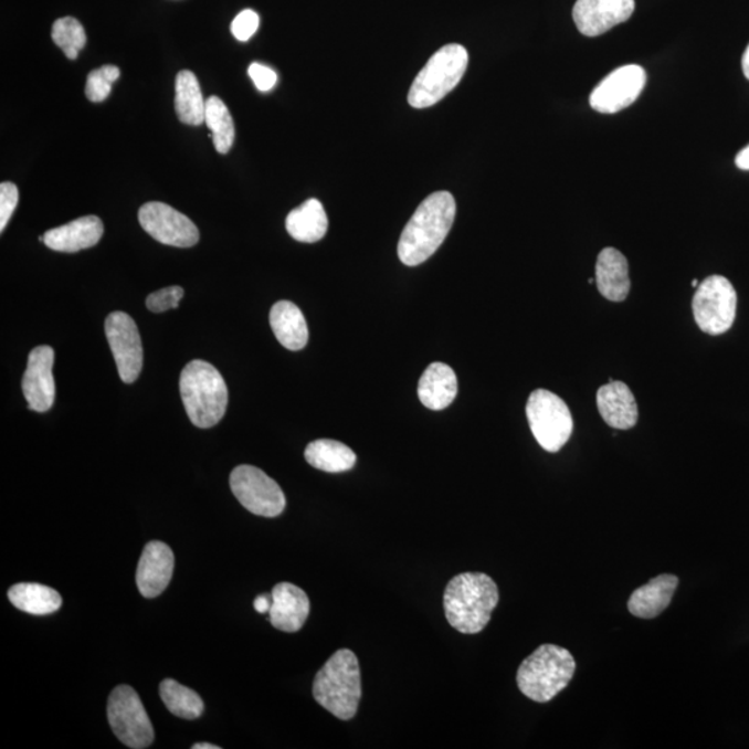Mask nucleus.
Instances as JSON below:
<instances>
[{"label":"nucleus","instance_id":"f257e3e1","mask_svg":"<svg viewBox=\"0 0 749 749\" xmlns=\"http://www.w3.org/2000/svg\"><path fill=\"white\" fill-rule=\"evenodd\" d=\"M455 213L457 205L452 193L436 192L423 200L401 233V263L416 267L432 257L452 231Z\"/></svg>","mask_w":749,"mask_h":749},{"label":"nucleus","instance_id":"f03ea898","mask_svg":"<svg viewBox=\"0 0 749 749\" xmlns=\"http://www.w3.org/2000/svg\"><path fill=\"white\" fill-rule=\"evenodd\" d=\"M496 582L485 573L466 572L450 580L444 591V613L450 624L464 634L481 633L498 605Z\"/></svg>","mask_w":749,"mask_h":749},{"label":"nucleus","instance_id":"7ed1b4c3","mask_svg":"<svg viewBox=\"0 0 749 749\" xmlns=\"http://www.w3.org/2000/svg\"><path fill=\"white\" fill-rule=\"evenodd\" d=\"M316 701L340 720L355 718L362 696L360 664L350 650L330 656L314 678Z\"/></svg>","mask_w":749,"mask_h":749},{"label":"nucleus","instance_id":"20e7f679","mask_svg":"<svg viewBox=\"0 0 749 749\" xmlns=\"http://www.w3.org/2000/svg\"><path fill=\"white\" fill-rule=\"evenodd\" d=\"M179 390L189 420L200 429L213 428L225 415L228 388L211 363L194 360L182 369Z\"/></svg>","mask_w":749,"mask_h":749},{"label":"nucleus","instance_id":"39448f33","mask_svg":"<svg viewBox=\"0 0 749 749\" xmlns=\"http://www.w3.org/2000/svg\"><path fill=\"white\" fill-rule=\"evenodd\" d=\"M574 671L577 662L567 648L542 644L520 664L518 687L531 701L548 703L567 688Z\"/></svg>","mask_w":749,"mask_h":749},{"label":"nucleus","instance_id":"423d86ee","mask_svg":"<svg viewBox=\"0 0 749 749\" xmlns=\"http://www.w3.org/2000/svg\"><path fill=\"white\" fill-rule=\"evenodd\" d=\"M468 62V52L457 43L439 49L412 83L410 105L414 108L436 105L463 80Z\"/></svg>","mask_w":749,"mask_h":749},{"label":"nucleus","instance_id":"0eeeda50","mask_svg":"<svg viewBox=\"0 0 749 749\" xmlns=\"http://www.w3.org/2000/svg\"><path fill=\"white\" fill-rule=\"evenodd\" d=\"M531 433L548 453H557L573 432V418L566 401L545 389L530 394L526 405Z\"/></svg>","mask_w":749,"mask_h":749},{"label":"nucleus","instance_id":"6e6552de","mask_svg":"<svg viewBox=\"0 0 749 749\" xmlns=\"http://www.w3.org/2000/svg\"><path fill=\"white\" fill-rule=\"evenodd\" d=\"M108 721L114 736L134 749L149 748L155 741V730L143 701L129 686L114 688L107 703Z\"/></svg>","mask_w":749,"mask_h":749},{"label":"nucleus","instance_id":"1a4fd4ad","mask_svg":"<svg viewBox=\"0 0 749 749\" xmlns=\"http://www.w3.org/2000/svg\"><path fill=\"white\" fill-rule=\"evenodd\" d=\"M736 312L737 293L725 276H708L698 285L693 298V313L703 333L713 336L726 334L735 324Z\"/></svg>","mask_w":749,"mask_h":749},{"label":"nucleus","instance_id":"9d476101","mask_svg":"<svg viewBox=\"0 0 749 749\" xmlns=\"http://www.w3.org/2000/svg\"><path fill=\"white\" fill-rule=\"evenodd\" d=\"M233 496L247 511L264 518L278 517L286 497L273 477L252 465H239L230 477Z\"/></svg>","mask_w":749,"mask_h":749},{"label":"nucleus","instance_id":"9b49d317","mask_svg":"<svg viewBox=\"0 0 749 749\" xmlns=\"http://www.w3.org/2000/svg\"><path fill=\"white\" fill-rule=\"evenodd\" d=\"M105 333L119 378L124 383H134L144 366L143 341L137 324L128 314L114 312L106 318Z\"/></svg>","mask_w":749,"mask_h":749},{"label":"nucleus","instance_id":"f8f14e48","mask_svg":"<svg viewBox=\"0 0 749 749\" xmlns=\"http://www.w3.org/2000/svg\"><path fill=\"white\" fill-rule=\"evenodd\" d=\"M647 74L639 64L613 70L590 95V106L602 114H615L632 106L642 94Z\"/></svg>","mask_w":749,"mask_h":749},{"label":"nucleus","instance_id":"ddd939ff","mask_svg":"<svg viewBox=\"0 0 749 749\" xmlns=\"http://www.w3.org/2000/svg\"><path fill=\"white\" fill-rule=\"evenodd\" d=\"M138 219L144 230L157 242L173 247H192L198 244L200 233L187 215L161 202L146 203L140 208Z\"/></svg>","mask_w":749,"mask_h":749},{"label":"nucleus","instance_id":"4468645a","mask_svg":"<svg viewBox=\"0 0 749 749\" xmlns=\"http://www.w3.org/2000/svg\"><path fill=\"white\" fill-rule=\"evenodd\" d=\"M634 0H578L573 21L583 35L594 38L632 18Z\"/></svg>","mask_w":749,"mask_h":749},{"label":"nucleus","instance_id":"2eb2a0df","mask_svg":"<svg viewBox=\"0 0 749 749\" xmlns=\"http://www.w3.org/2000/svg\"><path fill=\"white\" fill-rule=\"evenodd\" d=\"M53 363L54 350L51 346L35 347L30 352L23 378V393L32 411L46 412L52 409L56 398Z\"/></svg>","mask_w":749,"mask_h":749},{"label":"nucleus","instance_id":"dca6fc26","mask_svg":"<svg viewBox=\"0 0 749 749\" xmlns=\"http://www.w3.org/2000/svg\"><path fill=\"white\" fill-rule=\"evenodd\" d=\"M173 552L166 542L150 541L144 548L137 569V586L145 599H156L170 584Z\"/></svg>","mask_w":749,"mask_h":749},{"label":"nucleus","instance_id":"f3484780","mask_svg":"<svg viewBox=\"0 0 749 749\" xmlns=\"http://www.w3.org/2000/svg\"><path fill=\"white\" fill-rule=\"evenodd\" d=\"M273 606L270 610V622L281 632L296 633L300 631L309 615L308 595L292 583H279L273 589Z\"/></svg>","mask_w":749,"mask_h":749},{"label":"nucleus","instance_id":"a211bd4d","mask_svg":"<svg viewBox=\"0 0 749 749\" xmlns=\"http://www.w3.org/2000/svg\"><path fill=\"white\" fill-rule=\"evenodd\" d=\"M103 232L105 226L99 217L86 215L45 232L43 243L54 252L77 253L80 250L96 246Z\"/></svg>","mask_w":749,"mask_h":749},{"label":"nucleus","instance_id":"6ab92c4d","mask_svg":"<svg viewBox=\"0 0 749 749\" xmlns=\"http://www.w3.org/2000/svg\"><path fill=\"white\" fill-rule=\"evenodd\" d=\"M597 407L606 425L627 431L636 425L639 409L636 399L626 383L610 381L597 392Z\"/></svg>","mask_w":749,"mask_h":749},{"label":"nucleus","instance_id":"aec40b11","mask_svg":"<svg viewBox=\"0 0 749 749\" xmlns=\"http://www.w3.org/2000/svg\"><path fill=\"white\" fill-rule=\"evenodd\" d=\"M458 393L457 374L444 362H433L418 383V398L429 410L441 411L453 403Z\"/></svg>","mask_w":749,"mask_h":749},{"label":"nucleus","instance_id":"412c9836","mask_svg":"<svg viewBox=\"0 0 749 749\" xmlns=\"http://www.w3.org/2000/svg\"><path fill=\"white\" fill-rule=\"evenodd\" d=\"M597 287L606 300H626L631 292V276L626 257L619 250L606 247L602 250L595 264Z\"/></svg>","mask_w":749,"mask_h":749},{"label":"nucleus","instance_id":"4be33fe9","mask_svg":"<svg viewBox=\"0 0 749 749\" xmlns=\"http://www.w3.org/2000/svg\"><path fill=\"white\" fill-rule=\"evenodd\" d=\"M678 579L673 574H661L639 588L629 600V611L632 615L643 619H653L661 615L669 606L673 594L677 589Z\"/></svg>","mask_w":749,"mask_h":749},{"label":"nucleus","instance_id":"5701e85b","mask_svg":"<svg viewBox=\"0 0 749 749\" xmlns=\"http://www.w3.org/2000/svg\"><path fill=\"white\" fill-rule=\"evenodd\" d=\"M270 324L276 339L285 349L298 351L306 347L308 327L296 304L286 300L274 304L270 313Z\"/></svg>","mask_w":749,"mask_h":749},{"label":"nucleus","instance_id":"b1692460","mask_svg":"<svg viewBox=\"0 0 749 749\" xmlns=\"http://www.w3.org/2000/svg\"><path fill=\"white\" fill-rule=\"evenodd\" d=\"M328 215L321 202L309 199L300 208L291 211L286 219V230L297 242L316 243L327 235Z\"/></svg>","mask_w":749,"mask_h":749},{"label":"nucleus","instance_id":"393cba45","mask_svg":"<svg viewBox=\"0 0 749 749\" xmlns=\"http://www.w3.org/2000/svg\"><path fill=\"white\" fill-rule=\"evenodd\" d=\"M176 112L179 122L199 127L205 122V102L197 75L189 70L176 78Z\"/></svg>","mask_w":749,"mask_h":749},{"label":"nucleus","instance_id":"a878e982","mask_svg":"<svg viewBox=\"0 0 749 749\" xmlns=\"http://www.w3.org/2000/svg\"><path fill=\"white\" fill-rule=\"evenodd\" d=\"M304 457L314 468L329 472V474H340L355 468L356 453L346 444L330 441V439H319V441L308 444Z\"/></svg>","mask_w":749,"mask_h":749},{"label":"nucleus","instance_id":"bb28decb","mask_svg":"<svg viewBox=\"0 0 749 749\" xmlns=\"http://www.w3.org/2000/svg\"><path fill=\"white\" fill-rule=\"evenodd\" d=\"M9 600L18 610L32 615H49L63 605L56 590L40 583H19L9 590Z\"/></svg>","mask_w":749,"mask_h":749},{"label":"nucleus","instance_id":"cd10ccee","mask_svg":"<svg viewBox=\"0 0 749 749\" xmlns=\"http://www.w3.org/2000/svg\"><path fill=\"white\" fill-rule=\"evenodd\" d=\"M160 697L172 715L178 718L193 720L204 713L202 697L191 688L182 686L172 678H166L160 684Z\"/></svg>","mask_w":749,"mask_h":749},{"label":"nucleus","instance_id":"c85d7f7f","mask_svg":"<svg viewBox=\"0 0 749 749\" xmlns=\"http://www.w3.org/2000/svg\"><path fill=\"white\" fill-rule=\"evenodd\" d=\"M205 124L210 128L214 148L219 154L226 155L235 140V124L225 103L217 96L205 101Z\"/></svg>","mask_w":749,"mask_h":749},{"label":"nucleus","instance_id":"c756f323","mask_svg":"<svg viewBox=\"0 0 749 749\" xmlns=\"http://www.w3.org/2000/svg\"><path fill=\"white\" fill-rule=\"evenodd\" d=\"M52 40L70 60L77 59L80 52L86 45L84 27L74 18H63L54 21Z\"/></svg>","mask_w":749,"mask_h":749},{"label":"nucleus","instance_id":"7c9ffc66","mask_svg":"<svg viewBox=\"0 0 749 749\" xmlns=\"http://www.w3.org/2000/svg\"><path fill=\"white\" fill-rule=\"evenodd\" d=\"M119 78V68L103 66L94 70L86 78L85 95L91 102L101 103L110 95L112 86Z\"/></svg>","mask_w":749,"mask_h":749},{"label":"nucleus","instance_id":"2f4dec72","mask_svg":"<svg viewBox=\"0 0 749 749\" xmlns=\"http://www.w3.org/2000/svg\"><path fill=\"white\" fill-rule=\"evenodd\" d=\"M183 295L184 292L181 286H168L165 289L151 293L146 298V306L151 313H165L168 309L177 308Z\"/></svg>","mask_w":749,"mask_h":749},{"label":"nucleus","instance_id":"473e14b6","mask_svg":"<svg viewBox=\"0 0 749 749\" xmlns=\"http://www.w3.org/2000/svg\"><path fill=\"white\" fill-rule=\"evenodd\" d=\"M19 204V189L13 182L0 183V231L9 224Z\"/></svg>","mask_w":749,"mask_h":749},{"label":"nucleus","instance_id":"72a5a7b5","mask_svg":"<svg viewBox=\"0 0 749 749\" xmlns=\"http://www.w3.org/2000/svg\"><path fill=\"white\" fill-rule=\"evenodd\" d=\"M259 25V14L254 12V10L246 9L239 13L235 20L232 21L231 32L236 40L244 42L256 34Z\"/></svg>","mask_w":749,"mask_h":749},{"label":"nucleus","instance_id":"f704fd0d","mask_svg":"<svg viewBox=\"0 0 749 749\" xmlns=\"http://www.w3.org/2000/svg\"><path fill=\"white\" fill-rule=\"evenodd\" d=\"M249 75L250 78L253 80L254 85H256V88L262 92L273 89L276 80H278L273 68L260 63H253L252 66L249 67Z\"/></svg>","mask_w":749,"mask_h":749},{"label":"nucleus","instance_id":"c9c22d12","mask_svg":"<svg viewBox=\"0 0 749 749\" xmlns=\"http://www.w3.org/2000/svg\"><path fill=\"white\" fill-rule=\"evenodd\" d=\"M271 606H273V595H259L257 599L254 600V610L259 613H268Z\"/></svg>","mask_w":749,"mask_h":749},{"label":"nucleus","instance_id":"e433bc0d","mask_svg":"<svg viewBox=\"0 0 749 749\" xmlns=\"http://www.w3.org/2000/svg\"><path fill=\"white\" fill-rule=\"evenodd\" d=\"M736 166L742 171H749V145L747 148L738 151L736 156Z\"/></svg>","mask_w":749,"mask_h":749},{"label":"nucleus","instance_id":"4c0bfd02","mask_svg":"<svg viewBox=\"0 0 749 749\" xmlns=\"http://www.w3.org/2000/svg\"><path fill=\"white\" fill-rule=\"evenodd\" d=\"M742 73L746 75V78L749 81V45L746 49V52L742 54Z\"/></svg>","mask_w":749,"mask_h":749},{"label":"nucleus","instance_id":"58836bf2","mask_svg":"<svg viewBox=\"0 0 749 749\" xmlns=\"http://www.w3.org/2000/svg\"><path fill=\"white\" fill-rule=\"evenodd\" d=\"M193 749H220L219 746H214V743H209V742H199V743H193Z\"/></svg>","mask_w":749,"mask_h":749},{"label":"nucleus","instance_id":"ea45409f","mask_svg":"<svg viewBox=\"0 0 749 749\" xmlns=\"http://www.w3.org/2000/svg\"><path fill=\"white\" fill-rule=\"evenodd\" d=\"M692 285H693V287H698V281H697V279H693Z\"/></svg>","mask_w":749,"mask_h":749}]
</instances>
